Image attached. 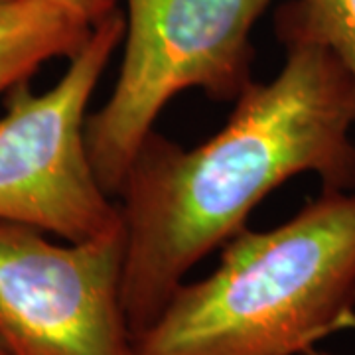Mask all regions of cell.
I'll list each match as a JSON object with an SVG mask.
<instances>
[{"label": "cell", "instance_id": "obj_2", "mask_svg": "<svg viewBox=\"0 0 355 355\" xmlns=\"http://www.w3.org/2000/svg\"><path fill=\"white\" fill-rule=\"evenodd\" d=\"M355 330V191L322 190L266 231L243 229L211 275L184 282L139 355H300Z\"/></svg>", "mask_w": 355, "mask_h": 355}, {"label": "cell", "instance_id": "obj_10", "mask_svg": "<svg viewBox=\"0 0 355 355\" xmlns=\"http://www.w3.org/2000/svg\"><path fill=\"white\" fill-rule=\"evenodd\" d=\"M0 355H10L8 352H6V347L2 345V342H0Z\"/></svg>", "mask_w": 355, "mask_h": 355}, {"label": "cell", "instance_id": "obj_5", "mask_svg": "<svg viewBox=\"0 0 355 355\" xmlns=\"http://www.w3.org/2000/svg\"><path fill=\"white\" fill-rule=\"evenodd\" d=\"M123 223L85 241L0 221V342L10 355H139L123 306Z\"/></svg>", "mask_w": 355, "mask_h": 355}, {"label": "cell", "instance_id": "obj_4", "mask_svg": "<svg viewBox=\"0 0 355 355\" xmlns=\"http://www.w3.org/2000/svg\"><path fill=\"white\" fill-rule=\"evenodd\" d=\"M125 26L116 6L93 24L53 87L36 93L24 81L6 93L0 116V221L73 243L121 223L119 205L89 160L85 123L93 91L125 38Z\"/></svg>", "mask_w": 355, "mask_h": 355}, {"label": "cell", "instance_id": "obj_9", "mask_svg": "<svg viewBox=\"0 0 355 355\" xmlns=\"http://www.w3.org/2000/svg\"><path fill=\"white\" fill-rule=\"evenodd\" d=\"M300 355H336V354L324 352V349H318V347H310V349H306L304 354H300Z\"/></svg>", "mask_w": 355, "mask_h": 355}, {"label": "cell", "instance_id": "obj_1", "mask_svg": "<svg viewBox=\"0 0 355 355\" xmlns=\"http://www.w3.org/2000/svg\"><path fill=\"white\" fill-rule=\"evenodd\" d=\"M270 81H251L227 125L193 148L153 130L121 184L123 306L135 338L193 266L247 227L284 182L314 174L355 190V81L334 51L286 46Z\"/></svg>", "mask_w": 355, "mask_h": 355}, {"label": "cell", "instance_id": "obj_6", "mask_svg": "<svg viewBox=\"0 0 355 355\" xmlns=\"http://www.w3.org/2000/svg\"><path fill=\"white\" fill-rule=\"evenodd\" d=\"M93 24L53 0H0V95L42 65L73 55Z\"/></svg>", "mask_w": 355, "mask_h": 355}, {"label": "cell", "instance_id": "obj_3", "mask_svg": "<svg viewBox=\"0 0 355 355\" xmlns=\"http://www.w3.org/2000/svg\"><path fill=\"white\" fill-rule=\"evenodd\" d=\"M125 55L113 93L85 123L95 176L111 198L154 130L186 89L237 101L253 81L251 34L275 0H123Z\"/></svg>", "mask_w": 355, "mask_h": 355}, {"label": "cell", "instance_id": "obj_8", "mask_svg": "<svg viewBox=\"0 0 355 355\" xmlns=\"http://www.w3.org/2000/svg\"><path fill=\"white\" fill-rule=\"evenodd\" d=\"M53 2L64 4L73 12L81 14L91 24H97L107 14L113 12L119 4V0H53Z\"/></svg>", "mask_w": 355, "mask_h": 355}, {"label": "cell", "instance_id": "obj_7", "mask_svg": "<svg viewBox=\"0 0 355 355\" xmlns=\"http://www.w3.org/2000/svg\"><path fill=\"white\" fill-rule=\"evenodd\" d=\"M280 44L334 51L355 81V0H291L277 12Z\"/></svg>", "mask_w": 355, "mask_h": 355}]
</instances>
